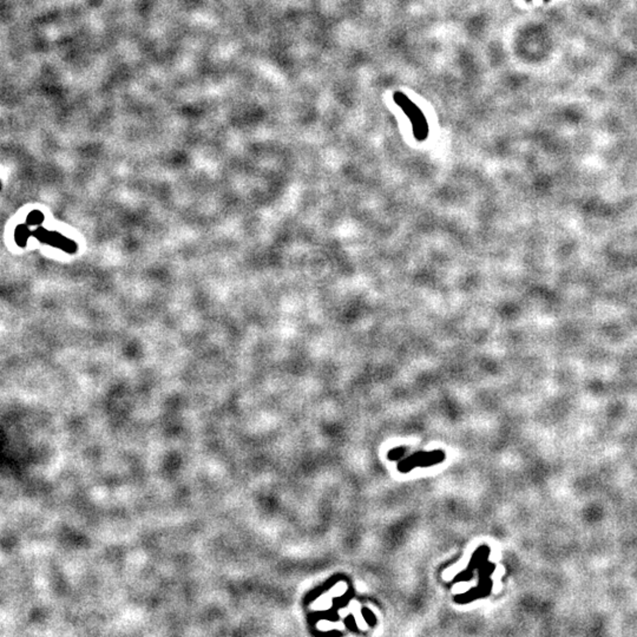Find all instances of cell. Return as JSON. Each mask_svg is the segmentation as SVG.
I'll use <instances>...</instances> for the list:
<instances>
[{
	"label": "cell",
	"mask_w": 637,
	"mask_h": 637,
	"mask_svg": "<svg viewBox=\"0 0 637 637\" xmlns=\"http://www.w3.org/2000/svg\"><path fill=\"white\" fill-rule=\"evenodd\" d=\"M394 98H395V102H397L398 104L404 109V111L407 113V116L410 117L411 122H412L413 126H414V134L416 135V137H418L419 140H424V138H426L427 123H426V119H425V117L422 116L421 111L419 110L413 103H411L410 99L405 97L403 93H395Z\"/></svg>",
	"instance_id": "cell-1"
}]
</instances>
